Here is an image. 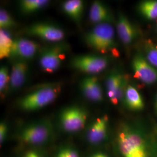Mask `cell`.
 Masks as SVG:
<instances>
[{
    "mask_svg": "<svg viewBox=\"0 0 157 157\" xmlns=\"http://www.w3.org/2000/svg\"><path fill=\"white\" fill-rule=\"evenodd\" d=\"M68 45L65 43H57L56 44L45 48L40 56L39 64L45 72L54 73L57 71L66 58Z\"/></svg>",
    "mask_w": 157,
    "mask_h": 157,
    "instance_id": "obj_4",
    "label": "cell"
},
{
    "mask_svg": "<svg viewBox=\"0 0 157 157\" xmlns=\"http://www.w3.org/2000/svg\"><path fill=\"white\" fill-rule=\"evenodd\" d=\"M56 157H79L76 151L71 148H64L58 152Z\"/></svg>",
    "mask_w": 157,
    "mask_h": 157,
    "instance_id": "obj_25",
    "label": "cell"
},
{
    "mask_svg": "<svg viewBox=\"0 0 157 157\" xmlns=\"http://www.w3.org/2000/svg\"><path fill=\"white\" fill-rule=\"evenodd\" d=\"M108 11L107 7L104 6L100 1H94L90 6L89 16L90 15H99L103 14H108Z\"/></svg>",
    "mask_w": 157,
    "mask_h": 157,
    "instance_id": "obj_23",
    "label": "cell"
},
{
    "mask_svg": "<svg viewBox=\"0 0 157 157\" xmlns=\"http://www.w3.org/2000/svg\"><path fill=\"white\" fill-rule=\"evenodd\" d=\"M87 119L86 111L80 107L66 108L60 114L62 128L67 132H76L83 129Z\"/></svg>",
    "mask_w": 157,
    "mask_h": 157,
    "instance_id": "obj_7",
    "label": "cell"
},
{
    "mask_svg": "<svg viewBox=\"0 0 157 157\" xmlns=\"http://www.w3.org/2000/svg\"></svg>",
    "mask_w": 157,
    "mask_h": 157,
    "instance_id": "obj_30",
    "label": "cell"
},
{
    "mask_svg": "<svg viewBox=\"0 0 157 157\" xmlns=\"http://www.w3.org/2000/svg\"><path fill=\"white\" fill-rule=\"evenodd\" d=\"M108 118L107 115L97 118L88 129L87 137L90 143L97 144L104 140L107 133Z\"/></svg>",
    "mask_w": 157,
    "mask_h": 157,
    "instance_id": "obj_12",
    "label": "cell"
},
{
    "mask_svg": "<svg viewBox=\"0 0 157 157\" xmlns=\"http://www.w3.org/2000/svg\"><path fill=\"white\" fill-rule=\"evenodd\" d=\"M28 65L25 61L18 60L15 62L12 68L8 86L11 90H17L22 86L28 76Z\"/></svg>",
    "mask_w": 157,
    "mask_h": 157,
    "instance_id": "obj_13",
    "label": "cell"
},
{
    "mask_svg": "<svg viewBox=\"0 0 157 157\" xmlns=\"http://www.w3.org/2000/svg\"><path fill=\"white\" fill-rule=\"evenodd\" d=\"M141 14L149 20L157 19V0L143 1L139 5Z\"/></svg>",
    "mask_w": 157,
    "mask_h": 157,
    "instance_id": "obj_19",
    "label": "cell"
},
{
    "mask_svg": "<svg viewBox=\"0 0 157 157\" xmlns=\"http://www.w3.org/2000/svg\"><path fill=\"white\" fill-rule=\"evenodd\" d=\"M7 125L4 122L0 124V142L2 144L6 139V135L7 133Z\"/></svg>",
    "mask_w": 157,
    "mask_h": 157,
    "instance_id": "obj_26",
    "label": "cell"
},
{
    "mask_svg": "<svg viewBox=\"0 0 157 157\" xmlns=\"http://www.w3.org/2000/svg\"><path fill=\"white\" fill-rule=\"evenodd\" d=\"M23 157H43L41 155H40L39 153L37 152L30 151L27 152Z\"/></svg>",
    "mask_w": 157,
    "mask_h": 157,
    "instance_id": "obj_27",
    "label": "cell"
},
{
    "mask_svg": "<svg viewBox=\"0 0 157 157\" xmlns=\"http://www.w3.org/2000/svg\"><path fill=\"white\" fill-rule=\"evenodd\" d=\"M80 88L83 94L89 100L100 102L103 100L102 90L97 77L91 76L83 78Z\"/></svg>",
    "mask_w": 157,
    "mask_h": 157,
    "instance_id": "obj_11",
    "label": "cell"
},
{
    "mask_svg": "<svg viewBox=\"0 0 157 157\" xmlns=\"http://www.w3.org/2000/svg\"><path fill=\"white\" fill-rule=\"evenodd\" d=\"M124 99L130 109L139 111L143 109L144 104L139 91L134 86L128 84L125 91Z\"/></svg>",
    "mask_w": 157,
    "mask_h": 157,
    "instance_id": "obj_17",
    "label": "cell"
},
{
    "mask_svg": "<svg viewBox=\"0 0 157 157\" xmlns=\"http://www.w3.org/2000/svg\"><path fill=\"white\" fill-rule=\"evenodd\" d=\"M23 32L29 36L56 43L62 42L65 37V32L62 29L46 23H34L25 29Z\"/></svg>",
    "mask_w": 157,
    "mask_h": 157,
    "instance_id": "obj_8",
    "label": "cell"
},
{
    "mask_svg": "<svg viewBox=\"0 0 157 157\" xmlns=\"http://www.w3.org/2000/svg\"><path fill=\"white\" fill-rule=\"evenodd\" d=\"M155 106H156V109H157V100H156V104H155Z\"/></svg>",
    "mask_w": 157,
    "mask_h": 157,
    "instance_id": "obj_29",
    "label": "cell"
},
{
    "mask_svg": "<svg viewBox=\"0 0 157 157\" xmlns=\"http://www.w3.org/2000/svg\"><path fill=\"white\" fill-rule=\"evenodd\" d=\"M52 128L48 121H40L26 126L21 132V138L25 143L41 144L49 140Z\"/></svg>",
    "mask_w": 157,
    "mask_h": 157,
    "instance_id": "obj_5",
    "label": "cell"
},
{
    "mask_svg": "<svg viewBox=\"0 0 157 157\" xmlns=\"http://www.w3.org/2000/svg\"><path fill=\"white\" fill-rule=\"evenodd\" d=\"M84 40L90 48L101 54L115 49V30L109 23L96 25L86 34Z\"/></svg>",
    "mask_w": 157,
    "mask_h": 157,
    "instance_id": "obj_2",
    "label": "cell"
},
{
    "mask_svg": "<svg viewBox=\"0 0 157 157\" xmlns=\"http://www.w3.org/2000/svg\"><path fill=\"white\" fill-rule=\"evenodd\" d=\"M10 80V75L8 67H2L0 69V91L3 92L6 87L9 86Z\"/></svg>",
    "mask_w": 157,
    "mask_h": 157,
    "instance_id": "obj_24",
    "label": "cell"
},
{
    "mask_svg": "<svg viewBox=\"0 0 157 157\" xmlns=\"http://www.w3.org/2000/svg\"><path fill=\"white\" fill-rule=\"evenodd\" d=\"M13 40L9 31L0 30V58L1 59L10 58Z\"/></svg>",
    "mask_w": 157,
    "mask_h": 157,
    "instance_id": "obj_18",
    "label": "cell"
},
{
    "mask_svg": "<svg viewBox=\"0 0 157 157\" xmlns=\"http://www.w3.org/2000/svg\"><path fill=\"white\" fill-rule=\"evenodd\" d=\"M124 76L119 72H113L108 76L106 80L107 95L111 102L115 105L119 103L118 91Z\"/></svg>",
    "mask_w": 157,
    "mask_h": 157,
    "instance_id": "obj_15",
    "label": "cell"
},
{
    "mask_svg": "<svg viewBox=\"0 0 157 157\" xmlns=\"http://www.w3.org/2000/svg\"><path fill=\"white\" fill-rule=\"evenodd\" d=\"M17 23L11 15L4 9L0 10V28L1 29H6L15 27Z\"/></svg>",
    "mask_w": 157,
    "mask_h": 157,
    "instance_id": "obj_21",
    "label": "cell"
},
{
    "mask_svg": "<svg viewBox=\"0 0 157 157\" xmlns=\"http://www.w3.org/2000/svg\"><path fill=\"white\" fill-rule=\"evenodd\" d=\"M108 65L105 56L96 55H82L75 56L71 61V67L80 72L90 75L100 73Z\"/></svg>",
    "mask_w": 157,
    "mask_h": 157,
    "instance_id": "obj_6",
    "label": "cell"
},
{
    "mask_svg": "<svg viewBox=\"0 0 157 157\" xmlns=\"http://www.w3.org/2000/svg\"><path fill=\"white\" fill-rule=\"evenodd\" d=\"M50 3L47 0H22L19 2V7L25 13L38 11Z\"/></svg>",
    "mask_w": 157,
    "mask_h": 157,
    "instance_id": "obj_20",
    "label": "cell"
},
{
    "mask_svg": "<svg viewBox=\"0 0 157 157\" xmlns=\"http://www.w3.org/2000/svg\"><path fill=\"white\" fill-rule=\"evenodd\" d=\"M117 30L120 39L125 45L132 43L137 34L133 25L123 14L119 16L117 23Z\"/></svg>",
    "mask_w": 157,
    "mask_h": 157,
    "instance_id": "obj_14",
    "label": "cell"
},
{
    "mask_svg": "<svg viewBox=\"0 0 157 157\" xmlns=\"http://www.w3.org/2000/svg\"><path fill=\"white\" fill-rule=\"evenodd\" d=\"M90 157H108L106 154L101 153V152H98V153H95L91 155Z\"/></svg>",
    "mask_w": 157,
    "mask_h": 157,
    "instance_id": "obj_28",
    "label": "cell"
},
{
    "mask_svg": "<svg viewBox=\"0 0 157 157\" xmlns=\"http://www.w3.org/2000/svg\"><path fill=\"white\" fill-rule=\"evenodd\" d=\"M118 142L124 157H147L142 137L129 126L122 127L118 134Z\"/></svg>",
    "mask_w": 157,
    "mask_h": 157,
    "instance_id": "obj_3",
    "label": "cell"
},
{
    "mask_svg": "<svg viewBox=\"0 0 157 157\" xmlns=\"http://www.w3.org/2000/svg\"><path fill=\"white\" fill-rule=\"evenodd\" d=\"M135 77L146 84L157 82V69L140 55H136L132 61Z\"/></svg>",
    "mask_w": 157,
    "mask_h": 157,
    "instance_id": "obj_9",
    "label": "cell"
},
{
    "mask_svg": "<svg viewBox=\"0 0 157 157\" xmlns=\"http://www.w3.org/2000/svg\"><path fill=\"white\" fill-rule=\"evenodd\" d=\"M146 58L147 61L155 67H157V45L151 42H147L146 47Z\"/></svg>",
    "mask_w": 157,
    "mask_h": 157,
    "instance_id": "obj_22",
    "label": "cell"
},
{
    "mask_svg": "<svg viewBox=\"0 0 157 157\" xmlns=\"http://www.w3.org/2000/svg\"><path fill=\"white\" fill-rule=\"evenodd\" d=\"M62 8L68 17L78 23L83 15L84 2L81 0H68L62 4Z\"/></svg>",
    "mask_w": 157,
    "mask_h": 157,
    "instance_id": "obj_16",
    "label": "cell"
},
{
    "mask_svg": "<svg viewBox=\"0 0 157 157\" xmlns=\"http://www.w3.org/2000/svg\"><path fill=\"white\" fill-rule=\"evenodd\" d=\"M39 49V44L34 41L23 37L15 39L13 41L10 58L25 61L32 59Z\"/></svg>",
    "mask_w": 157,
    "mask_h": 157,
    "instance_id": "obj_10",
    "label": "cell"
},
{
    "mask_svg": "<svg viewBox=\"0 0 157 157\" xmlns=\"http://www.w3.org/2000/svg\"><path fill=\"white\" fill-rule=\"evenodd\" d=\"M61 89V84L58 83L40 86L22 97L19 101V105L26 111L39 110L55 101L60 94Z\"/></svg>",
    "mask_w": 157,
    "mask_h": 157,
    "instance_id": "obj_1",
    "label": "cell"
}]
</instances>
